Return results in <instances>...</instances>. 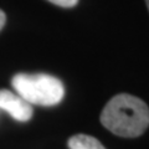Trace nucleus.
I'll return each instance as SVG.
<instances>
[{
	"label": "nucleus",
	"mask_w": 149,
	"mask_h": 149,
	"mask_svg": "<svg viewBox=\"0 0 149 149\" xmlns=\"http://www.w3.org/2000/svg\"><path fill=\"white\" fill-rule=\"evenodd\" d=\"M49 1L55 4V5L62 6V8H72L76 5L78 0H49Z\"/></svg>",
	"instance_id": "5"
},
{
	"label": "nucleus",
	"mask_w": 149,
	"mask_h": 149,
	"mask_svg": "<svg viewBox=\"0 0 149 149\" xmlns=\"http://www.w3.org/2000/svg\"><path fill=\"white\" fill-rule=\"evenodd\" d=\"M5 20H6L5 14L3 13V10H0V30H1V29H3V26L5 25Z\"/></svg>",
	"instance_id": "6"
},
{
	"label": "nucleus",
	"mask_w": 149,
	"mask_h": 149,
	"mask_svg": "<svg viewBox=\"0 0 149 149\" xmlns=\"http://www.w3.org/2000/svg\"><path fill=\"white\" fill-rule=\"evenodd\" d=\"M146 3H147V5H148V9H149V0H146Z\"/></svg>",
	"instance_id": "7"
},
{
	"label": "nucleus",
	"mask_w": 149,
	"mask_h": 149,
	"mask_svg": "<svg viewBox=\"0 0 149 149\" xmlns=\"http://www.w3.org/2000/svg\"><path fill=\"white\" fill-rule=\"evenodd\" d=\"M11 85L17 95L31 106H55L65 96L62 82L46 73H17L13 77Z\"/></svg>",
	"instance_id": "2"
},
{
	"label": "nucleus",
	"mask_w": 149,
	"mask_h": 149,
	"mask_svg": "<svg viewBox=\"0 0 149 149\" xmlns=\"http://www.w3.org/2000/svg\"><path fill=\"white\" fill-rule=\"evenodd\" d=\"M70 149H106L98 139L87 134H76L68 139Z\"/></svg>",
	"instance_id": "4"
},
{
	"label": "nucleus",
	"mask_w": 149,
	"mask_h": 149,
	"mask_svg": "<svg viewBox=\"0 0 149 149\" xmlns=\"http://www.w3.org/2000/svg\"><path fill=\"white\" fill-rule=\"evenodd\" d=\"M0 109L8 112L19 122H27L34 114L32 106L29 102H26L16 92L8 90H0Z\"/></svg>",
	"instance_id": "3"
},
{
	"label": "nucleus",
	"mask_w": 149,
	"mask_h": 149,
	"mask_svg": "<svg viewBox=\"0 0 149 149\" xmlns=\"http://www.w3.org/2000/svg\"><path fill=\"white\" fill-rule=\"evenodd\" d=\"M101 122L119 137L134 138L144 133L149 125V108L142 100L130 95L113 97L102 111Z\"/></svg>",
	"instance_id": "1"
}]
</instances>
